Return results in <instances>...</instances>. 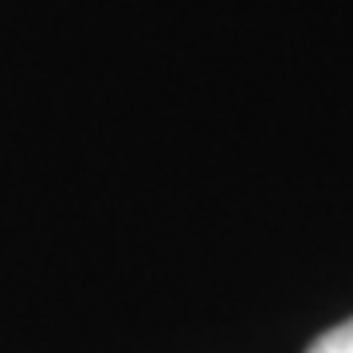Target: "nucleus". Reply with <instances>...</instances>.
<instances>
[{
  "label": "nucleus",
  "instance_id": "nucleus-1",
  "mask_svg": "<svg viewBox=\"0 0 353 353\" xmlns=\"http://www.w3.org/2000/svg\"><path fill=\"white\" fill-rule=\"evenodd\" d=\"M306 353H353V318L334 330H326Z\"/></svg>",
  "mask_w": 353,
  "mask_h": 353
}]
</instances>
